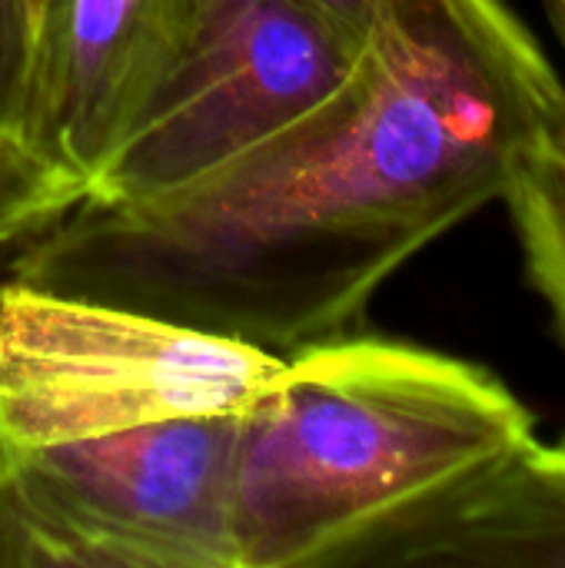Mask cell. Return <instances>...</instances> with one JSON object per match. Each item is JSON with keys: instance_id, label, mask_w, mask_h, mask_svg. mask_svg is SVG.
I'll return each instance as SVG.
<instances>
[{"instance_id": "obj_1", "label": "cell", "mask_w": 565, "mask_h": 568, "mask_svg": "<svg viewBox=\"0 0 565 568\" xmlns=\"http://www.w3.org/2000/svg\"><path fill=\"white\" fill-rule=\"evenodd\" d=\"M563 116V77L503 0H380L310 113L167 196H83L10 276L286 359L360 333L376 290L506 200Z\"/></svg>"}, {"instance_id": "obj_2", "label": "cell", "mask_w": 565, "mask_h": 568, "mask_svg": "<svg viewBox=\"0 0 565 568\" xmlns=\"http://www.w3.org/2000/svg\"><path fill=\"white\" fill-rule=\"evenodd\" d=\"M536 436L486 366L346 333L283 359L240 413V568H373L390 532L473 466Z\"/></svg>"}, {"instance_id": "obj_3", "label": "cell", "mask_w": 565, "mask_h": 568, "mask_svg": "<svg viewBox=\"0 0 565 568\" xmlns=\"http://www.w3.org/2000/svg\"><path fill=\"white\" fill-rule=\"evenodd\" d=\"M236 416L0 453V568H240Z\"/></svg>"}, {"instance_id": "obj_4", "label": "cell", "mask_w": 565, "mask_h": 568, "mask_svg": "<svg viewBox=\"0 0 565 568\" xmlns=\"http://www.w3.org/2000/svg\"><path fill=\"white\" fill-rule=\"evenodd\" d=\"M283 356L143 310L0 283V453L236 416Z\"/></svg>"}, {"instance_id": "obj_5", "label": "cell", "mask_w": 565, "mask_h": 568, "mask_svg": "<svg viewBox=\"0 0 565 568\" xmlns=\"http://www.w3.org/2000/svg\"><path fill=\"white\" fill-rule=\"evenodd\" d=\"M363 43L300 0H203L87 196L140 203L203 180L326 100Z\"/></svg>"}, {"instance_id": "obj_6", "label": "cell", "mask_w": 565, "mask_h": 568, "mask_svg": "<svg viewBox=\"0 0 565 568\" xmlns=\"http://www.w3.org/2000/svg\"><path fill=\"white\" fill-rule=\"evenodd\" d=\"M203 0H47L20 136L90 183L183 53Z\"/></svg>"}, {"instance_id": "obj_7", "label": "cell", "mask_w": 565, "mask_h": 568, "mask_svg": "<svg viewBox=\"0 0 565 568\" xmlns=\"http://www.w3.org/2000/svg\"><path fill=\"white\" fill-rule=\"evenodd\" d=\"M565 568V436L473 466L380 546L373 568Z\"/></svg>"}, {"instance_id": "obj_8", "label": "cell", "mask_w": 565, "mask_h": 568, "mask_svg": "<svg viewBox=\"0 0 565 568\" xmlns=\"http://www.w3.org/2000/svg\"><path fill=\"white\" fill-rule=\"evenodd\" d=\"M506 203L526 280L546 303L553 329L565 343V116L523 160Z\"/></svg>"}, {"instance_id": "obj_9", "label": "cell", "mask_w": 565, "mask_h": 568, "mask_svg": "<svg viewBox=\"0 0 565 568\" xmlns=\"http://www.w3.org/2000/svg\"><path fill=\"white\" fill-rule=\"evenodd\" d=\"M83 196V183L50 166L0 123V246L43 233Z\"/></svg>"}, {"instance_id": "obj_10", "label": "cell", "mask_w": 565, "mask_h": 568, "mask_svg": "<svg viewBox=\"0 0 565 568\" xmlns=\"http://www.w3.org/2000/svg\"><path fill=\"white\" fill-rule=\"evenodd\" d=\"M33 73L30 0H0V123L20 133Z\"/></svg>"}, {"instance_id": "obj_11", "label": "cell", "mask_w": 565, "mask_h": 568, "mask_svg": "<svg viewBox=\"0 0 565 568\" xmlns=\"http://www.w3.org/2000/svg\"><path fill=\"white\" fill-rule=\"evenodd\" d=\"M300 3H306L320 17L336 23L353 40H366L370 27L376 20V10H380V0H300Z\"/></svg>"}, {"instance_id": "obj_12", "label": "cell", "mask_w": 565, "mask_h": 568, "mask_svg": "<svg viewBox=\"0 0 565 568\" xmlns=\"http://www.w3.org/2000/svg\"><path fill=\"white\" fill-rule=\"evenodd\" d=\"M546 7H549L553 27H556V37H559V43H563V50H565V0H546Z\"/></svg>"}, {"instance_id": "obj_13", "label": "cell", "mask_w": 565, "mask_h": 568, "mask_svg": "<svg viewBox=\"0 0 565 568\" xmlns=\"http://www.w3.org/2000/svg\"><path fill=\"white\" fill-rule=\"evenodd\" d=\"M43 7H47V0H30V10H33V47H37V30H40Z\"/></svg>"}]
</instances>
